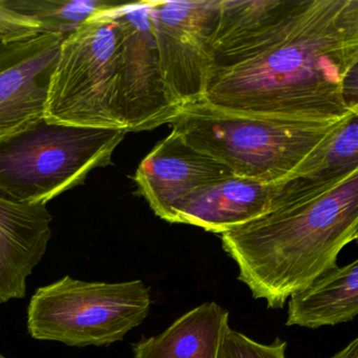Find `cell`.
Returning a JSON list of instances; mask_svg holds the SVG:
<instances>
[{
    "label": "cell",
    "mask_w": 358,
    "mask_h": 358,
    "mask_svg": "<svg viewBox=\"0 0 358 358\" xmlns=\"http://www.w3.org/2000/svg\"><path fill=\"white\" fill-rule=\"evenodd\" d=\"M358 0H299L250 55L213 70L203 103L227 115L338 122L358 114Z\"/></svg>",
    "instance_id": "6da1fadb"
},
{
    "label": "cell",
    "mask_w": 358,
    "mask_h": 358,
    "mask_svg": "<svg viewBox=\"0 0 358 358\" xmlns=\"http://www.w3.org/2000/svg\"><path fill=\"white\" fill-rule=\"evenodd\" d=\"M358 236V171L330 181L289 178L272 185L267 211L221 234L238 280L269 309L336 267Z\"/></svg>",
    "instance_id": "7a4b0ae2"
},
{
    "label": "cell",
    "mask_w": 358,
    "mask_h": 358,
    "mask_svg": "<svg viewBox=\"0 0 358 358\" xmlns=\"http://www.w3.org/2000/svg\"><path fill=\"white\" fill-rule=\"evenodd\" d=\"M343 120L316 123L236 116L198 102L182 108L169 125L188 145L223 163L236 177L274 185L294 175Z\"/></svg>",
    "instance_id": "3957f363"
},
{
    "label": "cell",
    "mask_w": 358,
    "mask_h": 358,
    "mask_svg": "<svg viewBox=\"0 0 358 358\" xmlns=\"http://www.w3.org/2000/svg\"><path fill=\"white\" fill-rule=\"evenodd\" d=\"M129 131L52 122L45 117L0 137V198L47 204L112 164Z\"/></svg>",
    "instance_id": "277c9868"
},
{
    "label": "cell",
    "mask_w": 358,
    "mask_h": 358,
    "mask_svg": "<svg viewBox=\"0 0 358 358\" xmlns=\"http://www.w3.org/2000/svg\"><path fill=\"white\" fill-rule=\"evenodd\" d=\"M113 9L90 18L62 41L45 110L48 120L127 129L121 110V32Z\"/></svg>",
    "instance_id": "5b68a950"
},
{
    "label": "cell",
    "mask_w": 358,
    "mask_h": 358,
    "mask_svg": "<svg viewBox=\"0 0 358 358\" xmlns=\"http://www.w3.org/2000/svg\"><path fill=\"white\" fill-rule=\"evenodd\" d=\"M150 303V289L140 280L85 282L66 275L31 297L27 327L37 341L103 347L140 326Z\"/></svg>",
    "instance_id": "8992f818"
},
{
    "label": "cell",
    "mask_w": 358,
    "mask_h": 358,
    "mask_svg": "<svg viewBox=\"0 0 358 358\" xmlns=\"http://www.w3.org/2000/svg\"><path fill=\"white\" fill-rule=\"evenodd\" d=\"M219 0L152 1L150 20L161 66L182 108L202 101L213 70L211 35Z\"/></svg>",
    "instance_id": "52a82bcc"
},
{
    "label": "cell",
    "mask_w": 358,
    "mask_h": 358,
    "mask_svg": "<svg viewBox=\"0 0 358 358\" xmlns=\"http://www.w3.org/2000/svg\"><path fill=\"white\" fill-rule=\"evenodd\" d=\"M121 32V110L127 131L169 124L182 110L165 81L150 20V0L113 9Z\"/></svg>",
    "instance_id": "ba28073f"
},
{
    "label": "cell",
    "mask_w": 358,
    "mask_h": 358,
    "mask_svg": "<svg viewBox=\"0 0 358 358\" xmlns=\"http://www.w3.org/2000/svg\"><path fill=\"white\" fill-rule=\"evenodd\" d=\"M64 41L38 33L0 43V137L45 116Z\"/></svg>",
    "instance_id": "9c48e42d"
},
{
    "label": "cell",
    "mask_w": 358,
    "mask_h": 358,
    "mask_svg": "<svg viewBox=\"0 0 358 358\" xmlns=\"http://www.w3.org/2000/svg\"><path fill=\"white\" fill-rule=\"evenodd\" d=\"M232 176L223 163L198 152L171 131L142 160L134 180L138 194L155 215L171 223L176 208L192 192Z\"/></svg>",
    "instance_id": "30bf717a"
},
{
    "label": "cell",
    "mask_w": 358,
    "mask_h": 358,
    "mask_svg": "<svg viewBox=\"0 0 358 358\" xmlns=\"http://www.w3.org/2000/svg\"><path fill=\"white\" fill-rule=\"evenodd\" d=\"M51 223L47 204L0 198V305L26 297L27 280L47 252Z\"/></svg>",
    "instance_id": "8fae6325"
},
{
    "label": "cell",
    "mask_w": 358,
    "mask_h": 358,
    "mask_svg": "<svg viewBox=\"0 0 358 358\" xmlns=\"http://www.w3.org/2000/svg\"><path fill=\"white\" fill-rule=\"evenodd\" d=\"M272 185L232 177L192 192L176 208L171 224H187L223 234L266 213Z\"/></svg>",
    "instance_id": "7c38bea8"
},
{
    "label": "cell",
    "mask_w": 358,
    "mask_h": 358,
    "mask_svg": "<svg viewBox=\"0 0 358 358\" xmlns=\"http://www.w3.org/2000/svg\"><path fill=\"white\" fill-rule=\"evenodd\" d=\"M299 3V0H219L210 41L213 70L265 45Z\"/></svg>",
    "instance_id": "4fadbf2b"
},
{
    "label": "cell",
    "mask_w": 358,
    "mask_h": 358,
    "mask_svg": "<svg viewBox=\"0 0 358 358\" xmlns=\"http://www.w3.org/2000/svg\"><path fill=\"white\" fill-rule=\"evenodd\" d=\"M229 327V312L215 301H206L160 334L133 343L134 358H217Z\"/></svg>",
    "instance_id": "5bb4252c"
},
{
    "label": "cell",
    "mask_w": 358,
    "mask_h": 358,
    "mask_svg": "<svg viewBox=\"0 0 358 358\" xmlns=\"http://www.w3.org/2000/svg\"><path fill=\"white\" fill-rule=\"evenodd\" d=\"M286 326L318 329L352 322L358 314V261L331 268L289 297Z\"/></svg>",
    "instance_id": "9a60e30c"
},
{
    "label": "cell",
    "mask_w": 358,
    "mask_h": 358,
    "mask_svg": "<svg viewBox=\"0 0 358 358\" xmlns=\"http://www.w3.org/2000/svg\"><path fill=\"white\" fill-rule=\"evenodd\" d=\"M22 15L36 20L41 33L68 37L85 22L116 7L108 0H7Z\"/></svg>",
    "instance_id": "2e32d148"
},
{
    "label": "cell",
    "mask_w": 358,
    "mask_h": 358,
    "mask_svg": "<svg viewBox=\"0 0 358 358\" xmlns=\"http://www.w3.org/2000/svg\"><path fill=\"white\" fill-rule=\"evenodd\" d=\"M358 171V114L347 117L328 141L289 178L341 179Z\"/></svg>",
    "instance_id": "e0dca14e"
},
{
    "label": "cell",
    "mask_w": 358,
    "mask_h": 358,
    "mask_svg": "<svg viewBox=\"0 0 358 358\" xmlns=\"http://www.w3.org/2000/svg\"><path fill=\"white\" fill-rule=\"evenodd\" d=\"M287 345L288 343L280 337L269 345L257 343L229 327L222 339L217 358H287Z\"/></svg>",
    "instance_id": "ac0fdd59"
},
{
    "label": "cell",
    "mask_w": 358,
    "mask_h": 358,
    "mask_svg": "<svg viewBox=\"0 0 358 358\" xmlns=\"http://www.w3.org/2000/svg\"><path fill=\"white\" fill-rule=\"evenodd\" d=\"M41 33L36 20L18 13L8 5L7 0H0V43L24 38Z\"/></svg>",
    "instance_id": "d6986e66"
},
{
    "label": "cell",
    "mask_w": 358,
    "mask_h": 358,
    "mask_svg": "<svg viewBox=\"0 0 358 358\" xmlns=\"http://www.w3.org/2000/svg\"><path fill=\"white\" fill-rule=\"evenodd\" d=\"M331 358H358V338H354Z\"/></svg>",
    "instance_id": "ffe728a7"
},
{
    "label": "cell",
    "mask_w": 358,
    "mask_h": 358,
    "mask_svg": "<svg viewBox=\"0 0 358 358\" xmlns=\"http://www.w3.org/2000/svg\"><path fill=\"white\" fill-rule=\"evenodd\" d=\"M0 358H8V357H6L5 355H3V354L0 353Z\"/></svg>",
    "instance_id": "44dd1931"
}]
</instances>
